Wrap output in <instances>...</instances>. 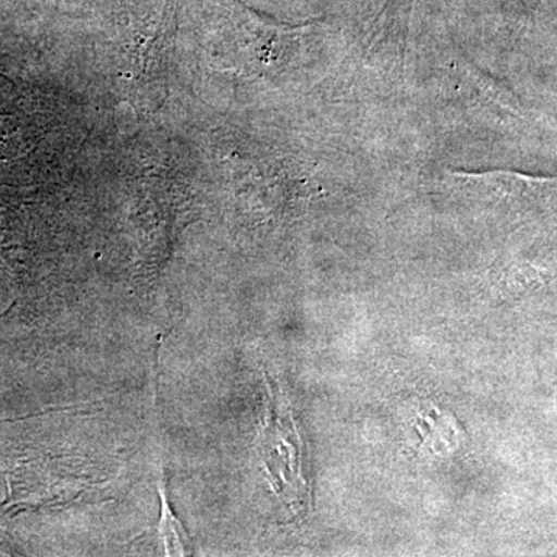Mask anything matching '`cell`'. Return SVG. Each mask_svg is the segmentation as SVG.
<instances>
[{
  "instance_id": "1",
  "label": "cell",
  "mask_w": 557,
  "mask_h": 557,
  "mask_svg": "<svg viewBox=\"0 0 557 557\" xmlns=\"http://www.w3.org/2000/svg\"><path fill=\"white\" fill-rule=\"evenodd\" d=\"M161 493V508H163V533L166 537V547L170 548L171 541L175 542V547L182 548L188 555V536H186L185 530L180 525L177 518L172 516L170 504H168L166 491L163 487L160 490Z\"/></svg>"
}]
</instances>
